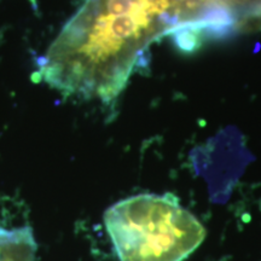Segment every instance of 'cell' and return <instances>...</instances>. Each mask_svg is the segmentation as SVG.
<instances>
[{"instance_id":"obj_1","label":"cell","mask_w":261,"mask_h":261,"mask_svg":"<svg viewBox=\"0 0 261 261\" xmlns=\"http://www.w3.org/2000/svg\"><path fill=\"white\" fill-rule=\"evenodd\" d=\"M120 261H184L205 230L172 194H142L117 202L104 215Z\"/></svg>"},{"instance_id":"obj_2","label":"cell","mask_w":261,"mask_h":261,"mask_svg":"<svg viewBox=\"0 0 261 261\" xmlns=\"http://www.w3.org/2000/svg\"><path fill=\"white\" fill-rule=\"evenodd\" d=\"M34 253V240L29 231H0V261H33Z\"/></svg>"},{"instance_id":"obj_3","label":"cell","mask_w":261,"mask_h":261,"mask_svg":"<svg viewBox=\"0 0 261 261\" xmlns=\"http://www.w3.org/2000/svg\"><path fill=\"white\" fill-rule=\"evenodd\" d=\"M167 35L171 37L175 47L187 55L195 54L204 40L201 29L194 19L172 25V28L167 31Z\"/></svg>"}]
</instances>
